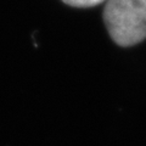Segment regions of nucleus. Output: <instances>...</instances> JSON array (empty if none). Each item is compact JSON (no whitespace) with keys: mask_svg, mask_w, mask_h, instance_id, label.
<instances>
[{"mask_svg":"<svg viewBox=\"0 0 146 146\" xmlns=\"http://www.w3.org/2000/svg\"><path fill=\"white\" fill-rule=\"evenodd\" d=\"M65 4L74 7H91L95 5H99L105 0H62Z\"/></svg>","mask_w":146,"mask_h":146,"instance_id":"obj_2","label":"nucleus"},{"mask_svg":"<svg viewBox=\"0 0 146 146\" xmlns=\"http://www.w3.org/2000/svg\"><path fill=\"white\" fill-rule=\"evenodd\" d=\"M104 21L111 38L121 46L146 39V0H108Z\"/></svg>","mask_w":146,"mask_h":146,"instance_id":"obj_1","label":"nucleus"}]
</instances>
